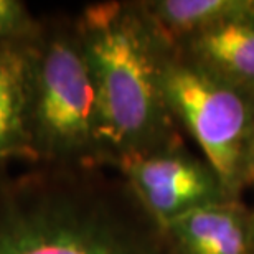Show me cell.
Instances as JSON below:
<instances>
[{"label":"cell","instance_id":"obj_3","mask_svg":"<svg viewBox=\"0 0 254 254\" xmlns=\"http://www.w3.org/2000/svg\"><path fill=\"white\" fill-rule=\"evenodd\" d=\"M28 135L35 164H104L96 88L74 23L40 20L30 48Z\"/></svg>","mask_w":254,"mask_h":254},{"label":"cell","instance_id":"obj_5","mask_svg":"<svg viewBox=\"0 0 254 254\" xmlns=\"http://www.w3.org/2000/svg\"><path fill=\"white\" fill-rule=\"evenodd\" d=\"M145 215L164 228L172 218L195 206L215 203L216 177L184 155L145 152L116 162Z\"/></svg>","mask_w":254,"mask_h":254},{"label":"cell","instance_id":"obj_10","mask_svg":"<svg viewBox=\"0 0 254 254\" xmlns=\"http://www.w3.org/2000/svg\"><path fill=\"white\" fill-rule=\"evenodd\" d=\"M40 20L18 0H0V45L30 42L37 37Z\"/></svg>","mask_w":254,"mask_h":254},{"label":"cell","instance_id":"obj_8","mask_svg":"<svg viewBox=\"0 0 254 254\" xmlns=\"http://www.w3.org/2000/svg\"><path fill=\"white\" fill-rule=\"evenodd\" d=\"M198 63L241 89H254V18L223 23L191 37Z\"/></svg>","mask_w":254,"mask_h":254},{"label":"cell","instance_id":"obj_6","mask_svg":"<svg viewBox=\"0 0 254 254\" xmlns=\"http://www.w3.org/2000/svg\"><path fill=\"white\" fill-rule=\"evenodd\" d=\"M32 42L0 45V162L35 164L28 135Z\"/></svg>","mask_w":254,"mask_h":254},{"label":"cell","instance_id":"obj_9","mask_svg":"<svg viewBox=\"0 0 254 254\" xmlns=\"http://www.w3.org/2000/svg\"><path fill=\"white\" fill-rule=\"evenodd\" d=\"M162 38L193 35L223 23L254 18V0H164L142 5Z\"/></svg>","mask_w":254,"mask_h":254},{"label":"cell","instance_id":"obj_4","mask_svg":"<svg viewBox=\"0 0 254 254\" xmlns=\"http://www.w3.org/2000/svg\"><path fill=\"white\" fill-rule=\"evenodd\" d=\"M167 108L184 119L223 190H235L246 174L254 111L243 89L200 64L164 63Z\"/></svg>","mask_w":254,"mask_h":254},{"label":"cell","instance_id":"obj_2","mask_svg":"<svg viewBox=\"0 0 254 254\" xmlns=\"http://www.w3.org/2000/svg\"><path fill=\"white\" fill-rule=\"evenodd\" d=\"M98 99L106 162L157 149L165 130L162 38L139 5H89L74 22Z\"/></svg>","mask_w":254,"mask_h":254},{"label":"cell","instance_id":"obj_1","mask_svg":"<svg viewBox=\"0 0 254 254\" xmlns=\"http://www.w3.org/2000/svg\"><path fill=\"white\" fill-rule=\"evenodd\" d=\"M0 162V254H157L127 184L93 169Z\"/></svg>","mask_w":254,"mask_h":254},{"label":"cell","instance_id":"obj_11","mask_svg":"<svg viewBox=\"0 0 254 254\" xmlns=\"http://www.w3.org/2000/svg\"><path fill=\"white\" fill-rule=\"evenodd\" d=\"M246 172H251L254 175V130H253V139H251V145H250V154H248Z\"/></svg>","mask_w":254,"mask_h":254},{"label":"cell","instance_id":"obj_7","mask_svg":"<svg viewBox=\"0 0 254 254\" xmlns=\"http://www.w3.org/2000/svg\"><path fill=\"white\" fill-rule=\"evenodd\" d=\"M185 254H250L241 216L228 206L208 203L172 218L164 226Z\"/></svg>","mask_w":254,"mask_h":254},{"label":"cell","instance_id":"obj_12","mask_svg":"<svg viewBox=\"0 0 254 254\" xmlns=\"http://www.w3.org/2000/svg\"><path fill=\"white\" fill-rule=\"evenodd\" d=\"M253 241H254V226H253Z\"/></svg>","mask_w":254,"mask_h":254}]
</instances>
